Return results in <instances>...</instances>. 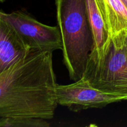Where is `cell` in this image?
Wrapping results in <instances>:
<instances>
[{
    "instance_id": "cell-1",
    "label": "cell",
    "mask_w": 127,
    "mask_h": 127,
    "mask_svg": "<svg viewBox=\"0 0 127 127\" xmlns=\"http://www.w3.org/2000/svg\"><path fill=\"white\" fill-rule=\"evenodd\" d=\"M52 53L31 50L0 72V117L53 119L58 102Z\"/></svg>"
},
{
    "instance_id": "cell-2",
    "label": "cell",
    "mask_w": 127,
    "mask_h": 127,
    "mask_svg": "<svg viewBox=\"0 0 127 127\" xmlns=\"http://www.w3.org/2000/svg\"><path fill=\"white\" fill-rule=\"evenodd\" d=\"M63 62L74 81L83 76L93 45L86 0H55Z\"/></svg>"
},
{
    "instance_id": "cell-3",
    "label": "cell",
    "mask_w": 127,
    "mask_h": 127,
    "mask_svg": "<svg viewBox=\"0 0 127 127\" xmlns=\"http://www.w3.org/2000/svg\"><path fill=\"white\" fill-rule=\"evenodd\" d=\"M125 32L112 38L105 54L99 60L88 58L83 78L95 89L127 99V50Z\"/></svg>"
},
{
    "instance_id": "cell-4",
    "label": "cell",
    "mask_w": 127,
    "mask_h": 127,
    "mask_svg": "<svg viewBox=\"0 0 127 127\" xmlns=\"http://www.w3.org/2000/svg\"><path fill=\"white\" fill-rule=\"evenodd\" d=\"M0 17L9 22L31 50L53 52L62 50V40L58 26H49L20 11L11 13L1 11Z\"/></svg>"
},
{
    "instance_id": "cell-5",
    "label": "cell",
    "mask_w": 127,
    "mask_h": 127,
    "mask_svg": "<svg viewBox=\"0 0 127 127\" xmlns=\"http://www.w3.org/2000/svg\"><path fill=\"white\" fill-rule=\"evenodd\" d=\"M56 93L58 104L76 112L102 108L110 104L127 100L123 96L108 94L93 88L84 78L68 85L57 84Z\"/></svg>"
},
{
    "instance_id": "cell-6",
    "label": "cell",
    "mask_w": 127,
    "mask_h": 127,
    "mask_svg": "<svg viewBox=\"0 0 127 127\" xmlns=\"http://www.w3.org/2000/svg\"><path fill=\"white\" fill-rule=\"evenodd\" d=\"M87 13L93 37V45L89 58H102L112 42V36L99 0H86Z\"/></svg>"
},
{
    "instance_id": "cell-7",
    "label": "cell",
    "mask_w": 127,
    "mask_h": 127,
    "mask_svg": "<svg viewBox=\"0 0 127 127\" xmlns=\"http://www.w3.org/2000/svg\"><path fill=\"white\" fill-rule=\"evenodd\" d=\"M31 48L7 21L0 17V72L26 55Z\"/></svg>"
},
{
    "instance_id": "cell-8",
    "label": "cell",
    "mask_w": 127,
    "mask_h": 127,
    "mask_svg": "<svg viewBox=\"0 0 127 127\" xmlns=\"http://www.w3.org/2000/svg\"><path fill=\"white\" fill-rule=\"evenodd\" d=\"M112 38L127 31V7L121 0H99Z\"/></svg>"
},
{
    "instance_id": "cell-9",
    "label": "cell",
    "mask_w": 127,
    "mask_h": 127,
    "mask_svg": "<svg viewBox=\"0 0 127 127\" xmlns=\"http://www.w3.org/2000/svg\"><path fill=\"white\" fill-rule=\"evenodd\" d=\"M46 119L32 117H1V127H48Z\"/></svg>"
},
{
    "instance_id": "cell-10",
    "label": "cell",
    "mask_w": 127,
    "mask_h": 127,
    "mask_svg": "<svg viewBox=\"0 0 127 127\" xmlns=\"http://www.w3.org/2000/svg\"><path fill=\"white\" fill-rule=\"evenodd\" d=\"M125 47H126V48L127 50V31L125 32Z\"/></svg>"
},
{
    "instance_id": "cell-11",
    "label": "cell",
    "mask_w": 127,
    "mask_h": 127,
    "mask_svg": "<svg viewBox=\"0 0 127 127\" xmlns=\"http://www.w3.org/2000/svg\"><path fill=\"white\" fill-rule=\"evenodd\" d=\"M121 1H122L123 2H124V4H125V6H127V0H121Z\"/></svg>"
},
{
    "instance_id": "cell-12",
    "label": "cell",
    "mask_w": 127,
    "mask_h": 127,
    "mask_svg": "<svg viewBox=\"0 0 127 127\" xmlns=\"http://www.w3.org/2000/svg\"><path fill=\"white\" fill-rule=\"evenodd\" d=\"M0 1H1V2H4L5 0H0Z\"/></svg>"
}]
</instances>
